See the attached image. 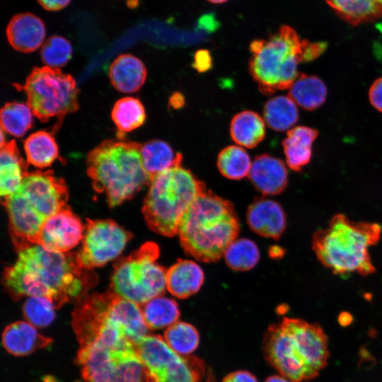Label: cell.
I'll list each match as a JSON object with an SVG mask.
<instances>
[{
	"mask_svg": "<svg viewBox=\"0 0 382 382\" xmlns=\"http://www.w3.org/2000/svg\"><path fill=\"white\" fill-rule=\"evenodd\" d=\"M96 282V274L80 264L76 253H55L37 244L18 251L16 261L5 269L3 276L12 298L46 297L56 308L77 301Z\"/></svg>",
	"mask_w": 382,
	"mask_h": 382,
	"instance_id": "cell-1",
	"label": "cell"
},
{
	"mask_svg": "<svg viewBox=\"0 0 382 382\" xmlns=\"http://www.w3.org/2000/svg\"><path fill=\"white\" fill-rule=\"evenodd\" d=\"M72 316L80 347L91 344L137 347L148 335L141 306L112 291L81 296L76 301Z\"/></svg>",
	"mask_w": 382,
	"mask_h": 382,
	"instance_id": "cell-2",
	"label": "cell"
},
{
	"mask_svg": "<svg viewBox=\"0 0 382 382\" xmlns=\"http://www.w3.org/2000/svg\"><path fill=\"white\" fill-rule=\"evenodd\" d=\"M267 359L281 376L291 382L311 380L328 363V337L317 323L284 317L266 332Z\"/></svg>",
	"mask_w": 382,
	"mask_h": 382,
	"instance_id": "cell-3",
	"label": "cell"
},
{
	"mask_svg": "<svg viewBox=\"0 0 382 382\" xmlns=\"http://www.w3.org/2000/svg\"><path fill=\"white\" fill-rule=\"evenodd\" d=\"M68 188L52 170L28 173L18 190L4 198L9 231L17 251L36 245L45 222L66 204Z\"/></svg>",
	"mask_w": 382,
	"mask_h": 382,
	"instance_id": "cell-4",
	"label": "cell"
},
{
	"mask_svg": "<svg viewBox=\"0 0 382 382\" xmlns=\"http://www.w3.org/2000/svg\"><path fill=\"white\" fill-rule=\"evenodd\" d=\"M326 47V42L301 39L294 28L282 25L267 39L251 42L250 74L260 93L270 96L289 88L300 74L299 64L316 59Z\"/></svg>",
	"mask_w": 382,
	"mask_h": 382,
	"instance_id": "cell-5",
	"label": "cell"
},
{
	"mask_svg": "<svg viewBox=\"0 0 382 382\" xmlns=\"http://www.w3.org/2000/svg\"><path fill=\"white\" fill-rule=\"evenodd\" d=\"M239 230L233 204L205 191L183 216L178 235L187 254L199 261L211 262L224 256Z\"/></svg>",
	"mask_w": 382,
	"mask_h": 382,
	"instance_id": "cell-6",
	"label": "cell"
},
{
	"mask_svg": "<svg viewBox=\"0 0 382 382\" xmlns=\"http://www.w3.org/2000/svg\"><path fill=\"white\" fill-rule=\"evenodd\" d=\"M141 145L119 135L107 139L87 155L86 170L94 190L105 195L114 207L132 199L149 185L151 178L144 168Z\"/></svg>",
	"mask_w": 382,
	"mask_h": 382,
	"instance_id": "cell-7",
	"label": "cell"
},
{
	"mask_svg": "<svg viewBox=\"0 0 382 382\" xmlns=\"http://www.w3.org/2000/svg\"><path fill=\"white\" fill-rule=\"evenodd\" d=\"M381 231L377 223L355 222L336 214L326 228L313 234L311 248L318 260L334 274L368 276L376 272L369 248L378 243Z\"/></svg>",
	"mask_w": 382,
	"mask_h": 382,
	"instance_id": "cell-8",
	"label": "cell"
},
{
	"mask_svg": "<svg viewBox=\"0 0 382 382\" xmlns=\"http://www.w3.org/2000/svg\"><path fill=\"white\" fill-rule=\"evenodd\" d=\"M142 213L149 228L160 235H178L183 216L205 185L188 169L175 166L155 175L149 183Z\"/></svg>",
	"mask_w": 382,
	"mask_h": 382,
	"instance_id": "cell-9",
	"label": "cell"
},
{
	"mask_svg": "<svg viewBox=\"0 0 382 382\" xmlns=\"http://www.w3.org/2000/svg\"><path fill=\"white\" fill-rule=\"evenodd\" d=\"M159 248L146 242L114 265L112 291L139 306L163 295L166 289L167 270L157 262Z\"/></svg>",
	"mask_w": 382,
	"mask_h": 382,
	"instance_id": "cell-10",
	"label": "cell"
},
{
	"mask_svg": "<svg viewBox=\"0 0 382 382\" xmlns=\"http://www.w3.org/2000/svg\"><path fill=\"white\" fill-rule=\"evenodd\" d=\"M17 86L25 92L33 115L42 122L57 118L60 125L67 114L79 108L76 81L60 69L35 67L25 83Z\"/></svg>",
	"mask_w": 382,
	"mask_h": 382,
	"instance_id": "cell-11",
	"label": "cell"
},
{
	"mask_svg": "<svg viewBox=\"0 0 382 382\" xmlns=\"http://www.w3.org/2000/svg\"><path fill=\"white\" fill-rule=\"evenodd\" d=\"M77 361L85 382H146L137 347L81 346Z\"/></svg>",
	"mask_w": 382,
	"mask_h": 382,
	"instance_id": "cell-12",
	"label": "cell"
},
{
	"mask_svg": "<svg viewBox=\"0 0 382 382\" xmlns=\"http://www.w3.org/2000/svg\"><path fill=\"white\" fill-rule=\"evenodd\" d=\"M137 351L146 382H199L197 361L176 353L161 336L146 335Z\"/></svg>",
	"mask_w": 382,
	"mask_h": 382,
	"instance_id": "cell-13",
	"label": "cell"
},
{
	"mask_svg": "<svg viewBox=\"0 0 382 382\" xmlns=\"http://www.w3.org/2000/svg\"><path fill=\"white\" fill-rule=\"evenodd\" d=\"M82 245L76 253L86 269L103 266L119 256L132 235L110 219H87Z\"/></svg>",
	"mask_w": 382,
	"mask_h": 382,
	"instance_id": "cell-14",
	"label": "cell"
},
{
	"mask_svg": "<svg viewBox=\"0 0 382 382\" xmlns=\"http://www.w3.org/2000/svg\"><path fill=\"white\" fill-rule=\"evenodd\" d=\"M85 226L66 205L43 224L37 245L55 253H68L83 238Z\"/></svg>",
	"mask_w": 382,
	"mask_h": 382,
	"instance_id": "cell-15",
	"label": "cell"
},
{
	"mask_svg": "<svg viewBox=\"0 0 382 382\" xmlns=\"http://www.w3.org/2000/svg\"><path fill=\"white\" fill-rule=\"evenodd\" d=\"M246 219L252 231L266 238L279 239L286 228L283 208L270 199H255L248 209Z\"/></svg>",
	"mask_w": 382,
	"mask_h": 382,
	"instance_id": "cell-16",
	"label": "cell"
},
{
	"mask_svg": "<svg viewBox=\"0 0 382 382\" xmlns=\"http://www.w3.org/2000/svg\"><path fill=\"white\" fill-rule=\"evenodd\" d=\"M248 177L264 195L280 194L288 184V172L283 161L267 154L254 158Z\"/></svg>",
	"mask_w": 382,
	"mask_h": 382,
	"instance_id": "cell-17",
	"label": "cell"
},
{
	"mask_svg": "<svg viewBox=\"0 0 382 382\" xmlns=\"http://www.w3.org/2000/svg\"><path fill=\"white\" fill-rule=\"evenodd\" d=\"M46 35L45 25L41 18L30 13L14 16L6 28V36L11 46L21 52L37 50Z\"/></svg>",
	"mask_w": 382,
	"mask_h": 382,
	"instance_id": "cell-18",
	"label": "cell"
},
{
	"mask_svg": "<svg viewBox=\"0 0 382 382\" xmlns=\"http://www.w3.org/2000/svg\"><path fill=\"white\" fill-rule=\"evenodd\" d=\"M108 74L116 90L131 93L137 91L144 85L147 71L138 57L130 54H122L112 62Z\"/></svg>",
	"mask_w": 382,
	"mask_h": 382,
	"instance_id": "cell-19",
	"label": "cell"
},
{
	"mask_svg": "<svg viewBox=\"0 0 382 382\" xmlns=\"http://www.w3.org/2000/svg\"><path fill=\"white\" fill-rule=\"evenodd\" d=\"M204 279V272L197 263L179 260L166 272V289L177 298H188L200 289Z\"/></svg>",
	"mask_w": 382,
	"mask_h": 382,
	"instance_id": "cell-20",
	"label": "cell"
},
{
	"mask_svg": "<svg viewBox=\"0 0 382 382\" xmlns=\"http://www.w3.org/2000/svg\"><path fill=\"white\" fill-rule=\"evenodd\" d=\"M27 166L22 158L15 140L1 145L0 194L4 198L16 192L28 173Z\"/></svg>",
	"mask_w": 382,
	"mask_h": 382,
	"instance_id": "cell-21",
	"label": "cell"
},
{
	"mask_svg": "<svg viewBox=\"0 0 382 382\" xmlns=\"http://www.w3.org/2000/svg\"><path fill=\"white\" fill-rule=\"evenodd\" d=\"M318 132L314 128L298 126L287 132L282 141L287 166L299 172L309 163L312 157V146Z\"/></svg>",
	"mask_w": 382,
	"mask_h": 382,
	"instance_id": "cell-22",
	"label": "cell"
},
{
	"mask_svg": "<svg viewBox=\"0 0 382 382\" xmlns=\"http://www.w3.org/2000/svg\"><path fill=\"white\" fill-rule=\"evenodd\" d=\"M51 340L40 335L28 322L17 321L8 325L2 334L6 350L16 356L29 354L37 349L47 346Z\"/></svg>",
	"mask_w": 382,
	"mask_h": 382,
	"instance_id": "cell-23",
	"label": "cell"
},
{
	"mask_svg": "<svg viewBox=\"0 0 382 382\" xmlns=\"http://www.w3.org/2000/svg\"><path fill=\"white\" fill-rule=\"evenodd\" d=\"M334 13L347 23L357 26L382 17V0H325Z\"/></svg>",
	"mask_w": 382,
	"mask_h": 382,
	"instance_id": "cell-24",
	"label": "cell"
},
{
	"mask_svg": "<svg viewBox=\"0 0 382 382\" xmlns=\"http://www.w3.org/2000/svg\"><path fill=\"white\" fill-rule=\"evenodd\" d=\"M230 134L236 144L246 148H254L265 138V121L254 111H241L231 120Z\"/></svg>",
	"mask_w": 382,
	"mask_h": 382,
	"instance_id": "cell-25",
	"label": "cell"
},
{
	"mask_svg": "<svg viewBox=\"0 0 382 382\" xmlns=\"http://www.w3.org/2000/svg\"><path fill=\"white\" fill-rule=\"evenodd\" d=\"M325 83L318 76L300 74L289 88V97L307 110H314L326 100Z\"/></svg>",
	"mask_w": 382,
	"mask_h": 382,
	"instance_id": "cell-26",
	"label": "cell"
},
{
	"mask_svg": "<svg viewBox=\"0 0 382 382\" xmlns=\"http://www.w3.org/2000/svg\"><path fill=\"white\" fill-rule=\"evenodd\" d=\"M141 158L151 180L161 172L182 164L183 156L165 141L153 139L141 145Z\"/></svg>",
	"mask_w": 382,
	"mask_h": 382,
	"instance_id": "cell-27",
	"label": "cell"
},
{
	"mask_svg": "<svg viewBox=\"0 0 382 382\" xmlns=\"http://www.w3.org/2000/svg\"><path fill=\"white\" fill-rule=\"evenodd\" d=\"M27 163L42 169L59 157V148L53 134L45 130L31 134L24 141Z\"/></svg>",
	"mask_w": 382,
	"mask_h": 382,
	"instance_id": "cell-28",
	"label": "cell"
},
{
	"mask_svg": "<svg viewBox=\"0 0 382 382\" xmlns=\"http://www.w3.org/2000/svg\"><path fill=\"white\" fill-rule=\"evenodd\" d=\"M145 323L151 330L168 328L178 321L180 313L175 301L158 296L141 305Z\"/></svg>",
	"mask_w": 382,
	"mask_h": 382,
	"instance_id": "cell-29",
	"label": "cell"
},
{
	"mask_svg": "<svg viewBox=\"0 0 382 382\" xmlns=\"http://www.w3.org/2000/svg\"><path fill=\"white\" fill-rule=\"evenodd\" d=\"M263 117L271 129L282 132L296 123L299 111L296 104L290 97L278 96L266 102L263 108Z\"/></svg>",
	"mask_w": 382,
	"mask_h": 382,
	"instance_id": "cell-30",
	"label": "cell"
},
{
	"mask_svg": "<svg viewBox=\"0 0 382 382\" xmlns=\"http://www.w3.org/2000/svg\"><path fill=\"white\" fill-rule=\"evenodd\" d=\"M111 117L119 135L133 131L145 122L146 112L141 102L134 97L119 99L114 105Z\"/></svg>",
	"mask_w": 382,
	"mask_h": 382,
	"instance_id": "cell-31",
	"label": "cell"
},
{
	"mask_svg": "<svg viewBox=\"0 0 382 382\" xmlns=\"http://www.w3.org/2000/svg\"><path fill=\"white\" fill-rule=\"evenodd\" d=\"M33 115L27 103H7L1 109V129L15 137H21L32 127Z\"/></svg>",
	"mask_w": 382,
	"mask_h": 382,
	"instance_id": "cell-32",
	"label": "cell"
},
{
	"mask_svg": "<svg viewBox=\"0 0 382 382\" xmlns=\"http://www.w3.org/2000/svg\"><path fill=\"white\" fill-rule=\"evenodd\" d=\"M216 165L219 172L225 178L241 180L249 175L252 162L244 149L231 145L219 152Z\"/></svg>",
	"mask_w": 382,
	"mask_h": 382,
	"instance_id": "cell-33",
	"label": "cell"
},
{
	"mask_svg": "<svg viewBox=\"0 0 382 382\" xmlns=\"http://www.w3.org/2000/svg\"><path fill=\"white\" fill-rule=\"evenodd\" d=\"M224 257L231 269L248 271L258 262L260 251L253 241L247 238L236 239L226 248Z\"/></svg>",
	"mask_w": 382,
	"mask_h": 382,
	"instance_id": "cell-34",
	"label": "cell"
},
{
	"mask_svg": "<svg viewBox=\"0 0 382 382\" xmlns=\"http://www.w3.org/2000/svg\"><path fill=\"white\" fill-rule=\"evenodd\" d=\"M163 339L173 351L184 357L195 352L199 343L197 329L190 323L179 321L166 330Z\"/></svg>",
	"mask_w": 382,
	"mask_h": 382,
	"instance_id": "cell-35",
	"label": "cell"
},
{
	"mask_svg": "<svg viewBox=\"0 0 382 382\" xmlns=\"http://www.w3.org/2000/svg\"><path fill=\"white\" fill-rule=\"evenodd\" d=\"M55 309L53 301L42 296H29L23 306L25 318L35 328L51 324L55 318Z\"/></svg>",
	"mask_w": 382,
	"mask_h": 382,
	"instance_id": "cell-36",
	"label": "cell"
},
{
	"mask_svg": "<svg viewBox=\"0 0 382 382\" xmlns=\"http://www.w3.org/2000/svg\"><path fill=\"white\" fill-rule=\"evenodd\" d=\"M72 55L70 42L59 35L49 37L42 45L40 56L45 66L59 69L69 61Z\"/></svg>",
	"mask_w": 382,
	"mask_h": 382,
	"instance_id": "cell-37",
	"label": "cell"
},
{
	"mask_svg": "<svg viewBox=\"0 0 382 382\" xmlns=\"http://www.w3.org/2000/svg\"><path fill=\"white\" fill-rule=\"evenodd\" d=\"M369 98L372 106L382 112V77L376 79L369 91Z\"/></svg>",
	"mask_w": 382,
	"mask_h": 382,
	"instance_id": "cell-38",
	"label": "cell"
},
{
	"mask_svg": "<svg viewBox=\"0 0 382 382\" xmlns=\"http://www.w3.org/2000/svg\"><path fill=\"white\" fill-rule=\"evenodd\" d=\"M222 382H257V380L248 371H236L226 376Z\"/></svg>",
	"mask_w": 382,
	"mask_h": 382,
	"instance_id": "cell-39",
	"label": "cell"
},
{
	"mask_svg": "<svg viewBox=\"0 0 382 382\" xmlns=\"http://www.w3.org/2000/svg\"><path fill=\"white\" fill-rule=\"evenodd\" d=\"M211 61L209 53L206 50H200L195 54L194 66L198 71H205L209 69Z\"/></svg>",
	"mask_w": 382,
	"mask_h": 382,
	"instance_id": "cell-40",
	"label": "cell"
},
{
	"mask_svg": "<svg viewBox=\"0 0 382 382\" xmlns=\"http://www.w3.org/2000/svg\"><path fill=\"white\" fill-rule=\"evenodd\" d=\"M41 6L47 11H59L66 7L71 0H37Z\"/></svg>",
	"mask_w": 382,
	"mask_h": 382,
	"instance_id": "cell-41",
	"label": "cell"
},
{
	"mask_svg": "<svg viewBox=\"0 0 382 382\" xmlns=\"http://www.w3.org/2000/svg\"><path fill=\"white\" fill-rule=\"evenodd\" d=\"M184 103V99L182 98V96L178 93L173 94L170 98V104L174 108L181 107Z\"/></svg>",
	"mask_w": 382,
	"mask_h": 382,
	"instance_id": "cell-42",
	"label": "cell"
},
{
	"mask_svg": "<svg viewBox=\"0 0 382 382\" xmlns=\"http://www.w3.org/2000/svg\"><path fill=\"white\" fill-rule=\"evenodd\" d=\"M265 382H291L282 376H272L267 378Z\"/></svg>",
	"mask_w": 382,
	"mask_h": 382,
	"instance_id": "cell-43",
	"label": "cell"
},
{
	"mask_svg": "<svg viewBox=\"0 0 382 382\" xmlns=\"http://www.w3.org/2000/svg\"><path fill=\"white\" fill-rule=\"evenodd\" d=\"M345 313H342L339 318L340 323L342 325H347L351 322V316H349L347 318H345Z\"/></svg>",
	"mask_w": 382,
	"mask_h": 382,
	"instance_id": "cell-44",
	"label": "cell"
},
{
	"mask_svg": "<svg viewBox=\"0 0 382 382\" xmlns=\"http://www.w3.org/2000/svg\"><path fill=\"white\" fill-rule=\"evenodd\" d=\"M207 1L213 4H221L226 1L227 0H207Z\"/></svg>",
	"mask_w": 382,
	"mask_h": 382,
	"instance_id": "cell-45",
	"label": "cell"
}]
</instances>
